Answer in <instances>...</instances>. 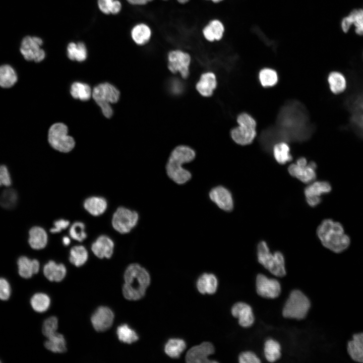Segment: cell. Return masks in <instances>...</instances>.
Returning <instances> with one entry per match:
<instances>
[{"mask_svg":"<svg viewBox=\"0 0 363 363\" xmlns=\"http://www.w3.org/2000/svg\"><path fill=\"white\" fill-rule=\"evenodd\" d=\"M268 130L275 134L270 135L263 133L261 138L275 137L276 140L302 141L310 136L312 128L302 105L293 101L287 103L281 109L276 128Z\"/></svg>","mask_w":363,"mask_h":363,"instance_id":"cell-1","label":"cell"},{"mask_svg":"<svg viewBox=\"0 0 363 363\" xmlns=\"http://www.w3.org/2000/svg\"><path fill=\"white\" fill-rule=\"evenodd\" d=\"M196 154L188 146L179 145L171 152L165 166V171L168 178L176 185H183L192 178V172L184 167L192 162Z\"/></svg>","mask_w":363,"mask_h":363,"instance_id":"cell-2","label":"cell"},{"mask_svg":"<svg viewBox=\"0 0 363 363\" xmlns=\"http://www.w3.org/2000/svg\"><path fill=\"white\" fill-rule=\"evenodd\" d=\"M123 286L124 297L130 300H137L142 298L150 282L148 271L140 265L133 263L125 270Z\"/></svg>","mask_w":363,"mask_h":363,"instance_id":"cell-3","label":"cell"},{"mask_svg":"<svg viewBox=\"0 0 363 363\" xmlns=\"http://www.w3.org/2000/svg\"><path fill=\"white\" fill-rule=\"evenodd\" d=\"M317 234L322 244L334 253H339L349 246L350 239L338 222L330 219L324 220L318 226Z\"/></svg>","mask_w":363,"mask_h":363,"instance_id":"cell-4","label":"cell"},{"mask_svg":"<svg viewBox=\"0 0 363 363\" xmlns=\"http://www.w3.org/2000/svg\"><path fill=\"white\" fill-rule=\"evenodd\" d=\"M257 256L259 262L273 275L282 277L286 274L283 255L278 251L271 253L265 241L258 244Z\"/></svg>","mask_w":363,"mask_h":363,"instance_id":"cell-5","label":"cell"},{"mask_svg":"<svg viewBox=\"0 0 363 363\" xmlns=\"http://www.w3.org/2000/svg\"><path fill=\"white\" fill-rule=\"evenodd\" d=\"M120 93L112 85L108 83H101L95 87L92 91V97L101 108L105 117L110 118L113 110L110 103L118 101Z\"/></svg>","mask_w":363,"mask_h":363,"instance_id":"cell-6","label":"cell"},{"mask_svg":"<svg viewBox=\"0 0 363 363\" xmlns=\"http://www.w3.org/2000/svg\"><path fill=\"white\" fill-rule=\"evenodd\" d=\"M310 308L308 298L298 290H293L284 306L282 314L285 318L302 319Z\"/></svg>","mask_w":363,"mask_h":363,"instance_id":"cell-7","label":"cell"},{"mask_svg":"<svg viewBox=\"0 0 363 363\" xmlns=\"http://www.w3.org/2000/svg\"><path fill=\"white\" fill-rule=\"evenodd\" d=\"M48 140L53 148L64 153L70 152L75 145L74 139L68 135L67 127L60 123H55L50 127Z\"/></svg>","mask_w":363,"mask_h":363,"instance_id":"cell-8","label":"cell"},{"mask_svg":"<svg viewBox=\"0 0 363 363\" xmlns=\"http://www.w3.org/2000/svg\"><path fill=\"white\" fill-rule=\"evenodd\" d=\"M139 218V214L136 210L120 206L113 214L111 224L116 231L121 234H127L137 225Z\"/></svg>","mask_w":363,"mask_h":363,"instance_id":"cell-9","label":"cell"},{"mask_svg":"<svg viewBox=\"0 0 363 363\" xmlns=\"http://www.w3.org/2000/svg\"><path fill=\"white\" fill-rule=\"evenodd\" d=\"M42 44L43 40L40 37L27 36L22 40L20 52L26 60L39 63L45 57V52L41 47Z\"/></svg>","mask_w":363,"mask_h":363,"instance_id":"cell-10","label":"cell"},{"mask_svg":"<svg viewBox=\"0 0 363 363\" xmlns=\"http://www.w3.org/2000/svg\"><path fill=\"white\" fill-rule=\"evenodd\" d=\"M209 200L219 210L230 212L234 208V200L230 191L226 187L217 185L208 192Z\"/></svg>","mask_w":363,"mask_h":363,"instance_id":"cell-11","label":"cell"},{"mask_svg":"<svg viewBox=\"0 0 363 363\" xmlns=\"http://www.w3.org/2000/svg\"><path fill=\"white\" fill-rule=\"evenodd\" d=\"M316 168L315 162L312 161L308 163L305 157H300L295 163L289 165L288 171L292 176L304 183L310 184L316 177Z\"/></svg>","mask_w":363,"mask_h":363,"instance_id":"cell-12","label":"cell"},{"mask_svg":"<svg viewBox=\"0 0 363 363\" xmlns=\"http://www.w3.org/2000/svg\"><path fill=\"white\" fill-rule=\"evenodd\" d=\"M191 60V56L187 52L180 49L171 50L167 54L168 68L173 73H179L186 79L189 75Z\"/></svg>","mask_w":363,"mask_h":363,"instance_id":"cell-13","label":"cell"},{"mask_svg":"<svg viewBox=\"0 0 363 363\" xmlns=\"http://www.w3.org/2000/svg\"><path fill=\"white\" fill-rule=\"evenodd\" d=\"M331 186L326 181L312 182L304 190L307 204L311 207H315L321 202V196L329 193Z\"/></svg>","mask_w":363,"mask_h":363,"instance_id":"cell-14","label":"cell"},{"mask_svg":"<svg viewBox=\"0 0 363 363\" xmlns=\"http://www.w3.org/2000/svg\"><path fill=\"white\" fill-rule=\"evenodd\" d=\"M256 289L260 296L274 298L280 294L281 286L277 280L268 278L264 275L260 274L256 278Z\"/></svg>","mask_w":363,"mask_h":363,"instance_id":"cell-15","label":"cell"},{"mask_svg":"<svg viewBox=\"0 0 363 363\" xmlns=\"http://www.w3.org/2000/svg\"><path fill=\"white\" fill-rule=\"evenodd\" d=\"M114 314L108 307H100L93 313L91 322L97 332H104L109 329L113 324Z\"/></svg>","mask_w":363,"mask_h":363,"instance_id":"cell-16","label":"cell"},{"mask_svg":"<svg viewBox=\"0 0 363 363\" xmlns=\"http://www.w3.org/2000/svg\"><path fill=\"white\" fill-rule=\"evenodd\" d=\"M214 352L213 344L209 342H204L189 350L186 356V360L189 363L215 362L216 361H211L207 357Z\"/></svg>","mask_w":363,"mask_h":363,"instance_id":"cell-17","label":"cell"},{"mask_svg":"<svg viewBox=\"0 0 363 363\" xmlns=\"http://www.w3.org/2000/svg\"><path fill=\"white\" fill-rule=\"evenodd\" d=\"M114 247V242L110 237L101 235L92 244L91 250L100 259H109L113 254Z\"/></svg>","mask_w":363,"mask_h":363,"instance_id":"cell-18","label":"cell"},{"mask_svg":"<svg viewBox=\"0 0 363 363\" xmlns=\"http://www.w3.org/2000/svg\"><path fill=\"white\" fill-rule=\"evenodd\" d=\"M231 314L238 319L239 325L244 327H250L254 323V317L251 307L248 304L239 302L235 304L231 309Z\"/></svg>","mask_w":363,"mask_h":363,"instance_id":"cell-19","label":"cell"},{"mask_svg":"<svg viewBox=\"0 0 363 363\" xmlns=\"http://www.w3.org/2000/svg\"><path fill=\"white\" fill-rule=\"evenodd\" d=\"M353 25L355 27L356 34L363 35V9H354L349 15L344 17L341 22L342 30L346 33L350 27Z\"/></svg>","mask_w":363,"mask_h":363,"instance_id":"cell-20","label":"cell"},{"mask_svg":"<svg viewBox=\"0 0 363 363\" xmlns=\"http://www.w3.org/2000/svg\"><path fill=\"white\" fill-rule=\"evenodd\" d=\"M256 136V128L248 126L239 125L231 131V136L233 140L241 145L250 144Z\"/></svg>","mask_w":363,"mask_h":363,"instance_id":"cell-21","label":"cell"},{"mask_svg":"<svg viewBox=\"0 0 363 363\" xmlns=\"http://www.w3.org/2000/svg\"><path fill=\"white\" fill-rule=\"evenodd\" d=\"M225 31L223 24L218 19H213L202 30L205 39L209 42L219 41L223 37Z\"/></svg>","mask_w":363,"mask_h":363,"instance_id":"cell-22","label":"cell"},{"mask_svg":"<svg viewBox=\"0 0 363 363\" xmlns=\"http://www.w3.org/2000/svg\"><path fill=\"white\" fill-rule=\"evenodd\" d=\"M18 273L24 278H30L38 272L39 262L36 259L31 260L26 256H21L17 261Z\"/></svg>","mask_w":363,"mask_h":363,"instance_id":"cell-23","label":"cell"},{"mask_svg":"<svg viewBox=\"0 0 363 363\" xmlns=\"http://www.w3.org/2000/svg\"><path fill=\"white\" fill-rule=\"evenodd\" d=\"M216 86L217 81L215 74L212 72H207L201 75L196 84V89L202 96L209 97L212 95Z\"/></svg>","mask_w":363,"mask_h":363,"instance_id":"cell-24","label":"cell"},{"mask_svg":"<svg viewBox=\"0 0 363 363\" xmlns=\"http://www.w3.org/2000/svg\"><path fill=\"white\" fill-rule=\"evenodd\" d=\"M47 242V233L43 228L35 226L29 230L28 243L32 249H42L46 247Z\"/></svg>","mask_w":363,"mask_h":363,"instance_id":"cell-25","label":"cell"},{"mask_svg":"<svg viewBox=\"0 0 363 363\" xmlns=\"http://www.w3.org/2000/svg\"><path fill=\"white\" fill-rule=\"evenodd\" d=\"M83 207L91 215L98 216L105 212L107 207V202L103 197L91 196L85 200Z\"/></svg>","mask_w":363,"mask_h":363,"instance_id":"cell-26","label":"cell"},{"mask_svg":"<svg viewBox=\"0 0 363 363\" xmlns=\"http://www.w3.org/2000/svg\"><path fill=\"white\" fill-rule=\"evenodd\" d=\"M43 273L45 277L51 281L60 282L66 275L67 269L63 264H57L49 261L43 267Z\"/></svg>","mask_w":363,"mask_h":363,"instance_id":"cell-27","label":"cell"},{"mask_svg":"<svg viewBox=\"0 0 363 363\" xmlns=\"http://www.w3.org/2000/svg\"><path fill=\"white\" fill-rule=\"evenodd\" d=\"M347 351L355 361L363 363V333L355 334L347 344Z\"/></svg>","mask_w":363,"mask_h":363,"instance_id":"cell-28","label":"cell"},{"mask_svg":"<svg viewBox=\"0 0 363 363\" xmlns=\"http://www.w3.org/2000/svg\"><path fill=\"white\" fill-rule=\"evenodd\" d=\"M152 31L150 27L145 23L135 25L131 31V36L133 41L138 45L146 44L150 40Z\"/></svg>","mask_w":363,"mask_h":363,"instance_id":"cell-29","label":"cell"},{"mask_svg":"<svg viewBox=\"0 0 363 363\" xmlns=\"http://www.w3.org/2000/svg\"><path fill=\"white\" fill-rule=\"evenodd\" d=\"M218 284L216 276L211 273H205L202 274L197 281L198 291L203 294H213L217 289Z\"/></svg>","mask_w":363,"mask_h":363,"instance_id":"cell-30","label":"cell"},{"mask_svg":"<svg viewBox=\"0 0 363 363\" xmlns=\"http://www.w3.org/2000/svg\"><path fill=\"white\" fill-rule=\"evenodd\" d=\"M18 76L15 70L8 64L0 66V87L8 89L18 82Z\"/></svg>","mask_w":363,"mask_h":363,"instance_id":"cell-31","label":"cell"},{"mask_svg":"<svg viewBox=\"0 0 363 363\" xmlns=\"http://www.w3.org/2000/svg\"><path fill=\"white\" fill-rule=\"evenodd\" d=\"M328 82L331 91L335 94L343 93L347 87L345 77L340 72H331L328 77Z\"/></svg>","mask_w":363,"mask_h":363,"instance_id":"cell-32","label":"cell"},{"mask_svg":"<svg viewBox=\"0 0 363 363\" xmlns=\"http://www.w3.org/2000/svg\"><path fill=\"white\" fill-rule=\"evenodd\" d=\"M67 55L72 60L83 62L87 57V51L85 44L82 42H70L67 48Z\"/></svg>","mask_w":363,"mask_h":363,"instance_id":"cell-33","label":"cell"},{"mask_svg":"<svg viewBox=\"0 0 363 363\" xmlns=\"http://www.w3.org/2000/svg\"><path fill=\"white\" fill-rule=\"evenodd\" d=\"M44 343V346L54 353H63L67 351L66 342L64 336L55 333L50 336Z\"/></svg>","mask_w":363,"mask_h":363,"instance_id":"cell-34","label":"cell"},{"mask_svg":"<svg viewBox=\"0 0 363 363\" xmlns=\"http://www.w3.org/2000/svg\"><path fill=\"white\" fill-rule=\"evenodd\" d=\"M88 253L83 246H75L70 251L69 261L77 267L83 265L87 261Z\"/></svg>","mask_w":363,"mask_h":363,"instance_id":"cell-35","label":"cell"},{"mask_svg":"<svg viewBox=\"0 0 363 363\" xmlns=\"http://www.w3.org/2000/svg\"><path fill=\"white\" fill-rule=\"evenodd\" d=\"M273 154L276 161L281 164H285L291 160L290 148L285 142H280L273 146Z\"/></svg>","mask_w":363,"mask_h":363,"instance_id":"cell-36","label":"cell"},{"mask_svg":"<svg viewBox=\"0 0 363 363\" xmlns=\"http://www.w3.org/2000/svg\"><path fill=\"white\" fill-rule=\"evenodd\" d=\"M186 346L185 341L181 339L172 338L166 342L164 351L166 354L172 358L179 357Z\"/></svg>","mask_w":363,"mask_h":363,"instance_id":"cell-37","label":"cell"},{"mask_svg":"<svg viewBox=\"0 0 363 363\" xmlns=\"http://www.w3.org/2000/svg\"><path fill=\"white\" fill-rule=\"evenodd\" d=\"M70 92L73 97L82 101L89 100L91 95V90L90 86L86 84L78 82L73 83Z\"/></svg>","mask_w":363,"mask_h":363,"instance_id":"cell-38","label":"cell"},{"mask_svg":"<svg viewBox=\"0 0 363 363\" xmlns=\"http://www.w3.org/2000/svg\"><path fill=\"white\" fill-rule=\"evenodd\" d=\"M50 304L49 296L43 293H37L34 294L30 299V304L33 309L39 313L45 312L48 310Z\"/></svg>","mask_w":363,"mask_h":363,"instance_id":"cell-39","label":"cell"},{"mask_svg":"<svg viewBox=\"0 0 363 363\" xmlns=\"http://www.w3.org/2000/svg\"><path fill=\"white\" fill-rule=\"evenodd\" d=\"M18 196L16 190L8 189L0 195V205L5 209H12L17 205Z\"/></svg>","mask_w":363,"mask_h":363,"instance_id":"cell-40","label":"cell"},{"mask_svg":"<svg viewBox=\"0 0 363 363\" xmlns=\"http://www.w3.org/2000/svg\"><path fill=\"white\" fill-rule=\"evenodd\" d=\"M264 353L266 359L270 362L278 359L281 356L279 343L273 339L267 340L265 343Z\"/></svg>","mask_w":363,"mask_h":363,"instance_id":"cell-41","label":"cell"},{"mask_svg":"<svg viewBox=\"0 0 363 363\" xmlns=\"http://www.w3.org/2000/svg\"><path fill=\"white\" fill-rule=\"evenodd\" d=\"M116 334L118 339L124 343L131 344L137 341L139 339L136 332L127 324L118 326L116 330Z\"/></svg>","mask_w":363,"mask_h":363,"instance_id":"cell-42","label":"cell"},{"mask_svg":"<svg viewBox=\"0 0 363 363\" xmlns=\"http://www.w3.org/2000/svg\"><path fill=\"white\" fill-rule=\"evenodd\" d=\"M259 78L261 85L265 87H271L278 82L276 72L270 68H265L259 72Z\"/></svg>","mask_w":363,"mask_h":363,"instance_id":"cell-43","label":"cell"},{"mask_svg":"<svg viewBox=\"0 0 363 363\" xmlns=\"http://www.w3.org/2000/svg\"><path fill=\"white\" fill-rule=\"evenodd\" d=\"M352 105L354 114L352 120L356 127L363 134V99L353 102Z\"/></svg>","mask_w":363,"mask_h":363,"instance_id":"cell-44","label":"cell"},{"mask_svg":"<svg viewBox=\"0 0 363 363\" xmlns=\"http://www.w3.org/2000/svg\"><path fill=\"white\" fill-rule=\"evenodd\" d=\"M69 234L71 238L81 242L87 237V233L85 231V225L81 221L74 222L69 229Z\"/></svg>","mask_w":363,"mask_h":363,"instance_id":"cell-45","label":"cell"},{"mask_svg":"<svg viewBox=\"0 0 363 363\" xmlns=\"http://www.w3.org/2000/svg\"><path fill=\"white\" fill-rule=\"evenodd\" d=\"M57 328V319L54 316L49 317L43 323L42 329L43 334L46 337L48 338L56 333Z\"/></svg>","mask_w":363,"mask_h":363,"instance_id":"cell-46","label":"cell"},{"mask_svg":"<svg viewBox=\"0 0 363 363\" xmlns=\"http://www.w3.org/2000/svg\"><path fill=\"white\" fill-rule=\"evenodd\" d=\"M11 293L10 285L7 279L0 278V299L8 300Z\"/></svg>","mask_w":363,"mask_h":363,"instance_id":"cell-47","label":"cell"},{"mask_svg":"<svg viewBox=\"0 0 363 363\" xmlns=\"http://www.w3.org/2000/svg\"><path fill=\"white\" fill-rule=\"evenodd\" d=\"M12 184L11 177L7 167L5 165H0V187H9Z\"/></svg>","mask_w":363,"mask_h":363,"instance_id":"cell-48","label":"cell"},{"mask_svg":"<svg viewBox=\"0 0 363 363\" xmlns=\"http://www.w3.org/2000/svg\"><path fill=\"white\" fill-rule=\"evenodd\" d=\"M237 122L238 125L245 126L255 128L256 127V122L255 120L249 114L246 113H242L240 114L237 118Z\"/></svg>","mask_w":363,"mask_h":363,"instance_id":"cell-49","label":"cell"},{"mask_svg":"<svg viewBox=\"0 0 363 363\" xmlns=\"http://www.w3.org/2000/svg\"><path fill=\"white\" fill-rule=\"evenodd\" d=\"M239 361L240 363H260L261 360L253 352L247 351L240 354Z\"/></svg>","mask_w":363,"mask_h":363,"instance_id":"cell-50","label":"cell"},{"mask_svg":"<svg viewBox=\"0 0 363 363\" xmlns=\"http://www.w3.org/2000/svg\"><path fill=\"white\" fill-rule=\"evenodd\" d=\"M115 0H98L97 5L99 9L105 14H111Z\"/></svg>","mask_w":363,"mask_h":363,"instance_id":"cell-51","label":"cell"},{"mask_svg":"<svg viewBox=\"0 0 363 363\" xmlns=\"http://www.w3.org/2000/svg\"><path fill=\"white\" fill-rule=\"evenodd\" d=\"M69 225L70 222L67 220L64 219L57 220L53 223V227L50 229V231L53 233H58L66 229Z\"/></svg>","mask_w":363,"mask_h":363,"instance_id":"cell-52","label":"cell"},{"mask_svg":"<svg viewBox=\"0 0 363 363\" xmlns=\"http://www.w3.org/2000/svg\"><path fill=\"white\" fill-rule=\"evenodd\" d=\"M153 0H127V1L132 5L143 6L151 2Z\"/></svg>","mask_w":363,"mask_h":363,"instance_id":"cell-53","label":"cell"},{"mask_svg":"<svg viewBox=\"0 0 363 363\" xmlns=\"http://www.w3.org/2000/svg\"><path fill=\"white\" fill-rule=\"evenodd\" d=\"M62 241H63L64 245L67 246L70 245L71 240L69 237L64 236L63 238Z\"/></svg>","mask_w":363,"mask_h":363,"instance_id":"cell-54","label":"cell"},{"mask_svg":"<svg viewBox=\"0 0 363 363\" xmlns=\"http://www.w3.org/2000/svg\"><path fill=\"white\" fill-rule=\"evenodd\" d=\"M162 1H166L167 0H162ZM176 1L178 3H179L180 4H185L190 1V0H176Z\"/></svg>","mask_w":363,"mask_h":363,"instance_id":"cell-55","label":"cell"},{"mask_svg":"<svg viewBox=\"0 0 363 363\" xmlns=\"http://www.w3.org/2000/svg\"><path fill=\"white\" fill-rule=\"evenodd\" d=\"M214 3H218L222 2L223 0H210Z\"/></svg>","mask_w":363,"mask_h":363,"instance_id":"cell-56","label":"cell"},{"mask_svg":"<svg viewBox=\"0 0 363 363\" xmlns=\"http://www.w3.org/2000/svg\"><path fill=\"white\" fill-rule=\"evenodd\" d=\"M2 362V361H1V360H0V362Z\"/></svg>","mask_w":363,"mask_h":363,"instance_id":"cell-57","label":"cell"}]
</instances>
